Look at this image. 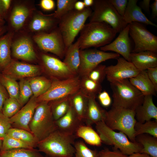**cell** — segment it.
I'll use <instances>...</instances> for the list:
<instances>
[{"instance_id":"cell-60","label":"cell","mask_w":157,"mask_h":157,"mask_svg":"<svg viewBox=\"0 0 157 157\" xmlns=\"http://www.w3.org/2000/svg\"><path fill=\"white\" fill-rule=\"evenodd\" d=\"M5 22L4 18L0 15V26H3Z\"/></svg>"},{"instance_id":"cell-41","label":"cell","mask_w":157,"mask_h":157,"mask_svg":"<svg viewBox=\"0 0 157 157\" xmlns=\"http://www.w3.org/2000/svg\"><path fill=\"white\" fill-rule=\"evenodd\" d=\"M0 152L17 148H33L24 142L6 135L2 140Z\"/></svg>"},{"instance_id":"cell-61","label":"cell","mask_w":157,"mask_h":157,"mask_svg":"<svg viewBox=\"0 0 157 157\" xmlns=\"http://www.w3.org/2000/svg\"><path fill=\"white\" fill-rule=\"evenodd\" d=\"M2 140L0 139V151L1 149L2 145Z\"/></svg>"},{"instance_id":"cell-37","label":"cell","mask_w":157,"mask_h":157,"mask_svg":"<svg viewBox=\"0 0 157 157\" xmlns=\"http://www.w3.org/2000/svg\"><path fill=\"white\" fill-rule=\"evenodd\" d=\"M0 82L8 92L9 97L18 100L19 87L16 80L0 73Z\"/></svg>"},{"instance_id":"cell-9","label":"cell","mask_w":157,"mask_h":157,"mask_svg":"<svg viewBox=\"0 0 157 157\" xmlns=\"http://www.w3.org/2000/svg\"><path fill=\"white\" fill-rule=\"evenodd\" d=\"M80 81L78 75L63 80L53 79L47 91L37 98V101L49 102L70 97L79 90Z\"/></svg>"},{"instance_id":"cell-34","label":"cell","mask_w":157,"mask_h":157,"mask_svg":"<svg viewBox=\"0 0 157 157\" xmlns=\"http://www.w3.org/2000/svg\"><path fill=\"white\" fill-rule=\"evenodd\" d=\"M7 135L24 142L32 148L37 147L38 142L34 135L26 130L12 127L8 130Z\"/></svg>"},{"instance_id":"cell-49","label":"cell","mask_w":157,"mask_h":157,"mask_svg":"<svg viewBox=\"0 0 157 157\" xmlns=\"http://www.w3.org/2000/svg\"><path fill=\"white\" fill-rule=\"evenodd\" d=\"M149 80L157 91V67L149 68L146 70Z\"/></svg>"},{"instance_id":"cell-30","label":"cell","mask_w":157,"mask_h":157,"mask_svg":"<svg viewBox=\"0 0 157 157\" xmlns=\"http://www.w3.org/2000/svg\"><path fill=\"white\" fill-rule=\"evenodd\" d=\"M75 134L76 137L81 138L90 145L97 146L101 145L102 142L99 135L91 126L81 125Z\"/></svg>"},{"instance_id":"cell-56","label":"cell","mask_w":157,"mask_h":157,"mask_svg":"<svg viewBox=\"0 0 157 157\" xmlns=\"http://www.w3.org/2000/svg\"><path fill=\"white\" fill-rule=\"evenodd\" d=\"M3 9L6 13L10 6L11 1L10 0H1Z\"/></svg>"},{"instance_id":"cell-8","label":"cell","mask_w":157,"mask_h":157,"mask_svg":"<svg viewBox=\"0 0 157 157\" xmlns=\"http://www.w3.org/2000/svg\"><path fill=\"white\" fill-rule=\"evenodd\" d=\"M93 11L89 17L90 22L105 23L120 32L127 25L123 17L117 11L109 0H95L92 6Z\"/></svg>"},{"instance_id":"cell-45","label":"cell","mask_w":157,"mask_h":157,"mask_svg":"<svg viewBox=\"0 0 157 157\" xmlns=\"http://www.w3.org/2000/svg\"><path fill=\"white\" fill-rule=\"evenodd\" d=\"M9 119L0 111V139L2 140L7 134L8 130L12 128Z\"/></svg>"},{"instance_id":"cell-38","label":"cell","mask_w":157,"mask_h":157,"mask_svg":"<svg viewBox=\"0 0 157 157\" xmlns=\"http://www.w3.org/2000/svg\"><path fill=\"white\" fill-rule=\"evenodd\" d=\"M134 129L135 137L140 134H147L157 138V121L150 120L144 123L137 121Z\"/></svg>"},{"instance_id":"cell-40","label":"cell","mask_w":157,"mask_h":157,"mask_svg":"<svg viewBox=\"0 0 157 157\" xmlns=\"http://www.w3.org/2000/svg\"><path fill=\"white\" fill-rule=\"evenodd\" d=\"M19 93L18 101L21 107H23L33 95V94L27 78L20 79Z\"/></svg>"},{"instance_id":"cell-52","label":"cell","mask_w":157,"mask_h":157,"mask_svg":"<svg viewBox=\"0 0 157 157\" xmlns=\"http://www.w3.org/2000/svg\"><path fill=\"white\" fill-rule=\"evenodd\" d=\"M150 2V0H143L141 1L140 5L142 8L147 11H149Z\"/></svg>"},{"instance_id":"cell-27","label":"cell","mask_w":157,"mask_h":157,"mask_svg":"<svg viewBox=\"0 0 157 157\" xmlns=\"http://www.w3.org/2000/svg\"><path fill=\"white\" fill-rule=\"evenodd\" d=\"M13 33L9 32L0 37V72L12 60L10 48Z\"/></svg>"},{"instance_id":"cell-20","label":"cell","mask_w":157,"mask_h":157,"mask_svg":"<svg viewBox=\"0 0 157 157\" xmlns=\"http://www.w3.org/2000/svg\"><path fill=\"white\" fill-rule=\"evenodd\" d=\"M59 20L54 17L53 14L46 15L39 13L33 16L29 28L33 31L48 33L58 27Z\"/></svg>"},{"instance_id":"cell-42","label":"cell","mask_w":157,"mask_h":157,"mask_svg":"<svg viewBox=\"0 0 157 157\" xmlns=\"http://www.w3.org/2000/svg\"><path fill=\"white\" fill-rule=\"evenodd\" d=\"M74 146L75 157H99V151L91 149L81 140L75 142Z\"/></svg>"},{"instance_id":"cell-26","label":"cell","mask_w":157,"mask_h":157,"mask_svg":"<svg viewBox=\"0 0 157 157\" xmlns=\"http://www.w3.org/2000/svg\"><path fill=\"white\" fill-rule=\"evenodd\" d=\"M131 83L144 96H156V91L149 80L146 70L140 72L135 76L129 79Z\"/></svg>"},{"instance_id":"cell-58","label":"cell","mask_w":157,"mask_h":157,"mask_svg":"<svg viewBox=\"0 0 157 157\" xmlns=\"http://www.w3.org/2000/svg\"><path fill=\"white\" fill-rule=\"evenodd\" d=\"M84 3L85 8L90 7L92 6L93 4L94 0H83Z\"/></svg>"},{"instance_id":"cell-39","label":"cell","mask_w":157,"mask_h":157,"mask_svg":"<svg viewBox=\"0 0 157 157\" xmlns=\"http://www.w3.org/2000/svg\"><path fill=\"white\" fill-rule=\"evenodd\" d=\"M77 0H57V8L53 14L54 18L59 19L63 16L74 9Z\"/></svg>"},{"instance_id":"cell-23","label":"cell","mask_w":157,"mask_h":157,"mask_svg":"<svg viewBox=\"0 0 157 157\" xmlns=\"http://www.w3.org/2000/svg\"><path fill=\"white\" fill-rule=\"evenodd\" d=\"M137 122L144 123L154 119L157 121V108L154 105L152 96H145L142 104L135 110Z\"/></svg>"},{"instance_id":"cell-14","label":"cell","mask_w":157,"mask_h":157,"mask_svg":"<svg viewBox=\"0 0 157 157\" xmlns=\"http://www.w3.org/2000/svg\"><path fill=\"white\" fill-rule=\"evenodd\" d=\"M41 66L12 60L1 72L15 79L38 76L42 72Z\"/></svg>"},{"instance_id":"cell-19","label":"cell","mask_w":157,"mask_h":157,"mask_svg":"<svg viewBox=\"0 0 157 157\" xmlns=\"http://www.w3.org/2000/svg\"><path fill=\"white\" fill-rule=\"evenodd\" d=\"M11 48L12 54L15 58L27 61L36 59L32 42L28 38L22 37L12 43Z\"/></svg>"},{"instance_id":"cell-47","label":"cell","mask_w":157,"mask_h":157,"mask_svg":"<svg viewBox=\"0 0 157 157\" xmlns=\"http://www.w3.org/2000/svg\"><path fill=\"white\" fill-rule=\"evenodd\" d=\"M99 157H127L119 150L113 149L111 151L108 148L99 151Z\"/></svg>"},{"instance_id":"cell-46","label":"cell","mask_w":157,"mask_h":157,"mask_svg":"<svg viewBox=\"0 0 157 157\" xmlns=\"http://www.w3.org/2000/svg\"><path fill=\"white\" fill-rule=\"evenodd\" d=\"M118 13L123 16L127 7V0H109Z\"/></svg>"},{"instance_id":"cell-36","label":"cell","mask_w":157,"mask_h":157,"mask_svg":"<svg viewBox=\"0 0 157 157\" xmlns=\"http://www.w3.org/2000/svg\"><path fill=\"white\" fill-rule=\"evenodd\" d=\"M0 157H45L34 148H17L0 152Z\"/></svg>"},{"instance_id":"cell-25","label":"cell","mask_w":157,"mask_h":157,"mask_svg":"<svg viewBox=\"0 0 157 157\" xmlns=\"http://www.w3.org/2000/svg\"><path fill=\"white\" fill-rule=\"evenodd\" d=\"M80 47L78 40L67 49L63 62L75 76L78 74L80 65Z\"/></svg>"},{"instance_id":"cell-55","label":"cell","mask_w":157,"mask_h":157,"mask_svg":"<svg viewBox=\"0 0 157 157\" xmlns=\"http://www.w3.org/2000/svg\"><path fill=\"white\" fill-rule=\"evenodd\" d=\"M127 157H151L149 155L144 153H135L127 156Z\"/></svg>"},{"instance_id":"cell-29","label":"cell","mask_w":157,"mask_h":157,"mask_svg":"<svg viewBox=\"0 0 157 157\" xmlns=\"http://www.w3.org/2000/svg\"><path fill=\"white\" fill-rule=\"evenodd\" d=\"M135 140L142 146L140 153L147 154L151 157H157V138L143 134L136 136Z\"/></svg>"},{"instance_id":"cell-12","label":"cell","mask_w":157,"mask_h":157,"mask_svg":"<svg viewBox=\"0 0 157 157\" xmlns=\"http://www.w3.org/2000/svg\"><path fill=\"white\" fill-rule=\"evenodd\" d=\"M33 39L42 50L52 53L60 58H64L66 49L58 27L50 32L35 35Z\"/></svg>"},{"instance_id":"cell-54","label":"cell","mask_w":157,"mask_h":157,"mask_svg":"<svg viewBox=\"0 0 157 157\" xmlns=\"http://www.w3.org/2000/svg\"><path fill=\"white\" fill-rule=\"evenodd\" d=\"M150 7L152 10V15L153 18L156 17L157 16V0H155L151 4Z\"/></svg>"},{"instance_id":"cell-10","label":"cell","mask_w":157,"mask_h":157,"mask_svg":"<svg viewBox=\"0 0 157 157\" xmlns=\"http://www.w3.org/2000/svg\"><path fill=\"white\" fill-rule=\"evenodd\" d=\"M129 34L133 40L134 47L132 52L148 51L157 52V37L140 23L129 24Z\"/></svg>"},{"instance_id":"cell-6","label":"cell","mask_w":157,"mask_h":157,"mask_svg":"<svg viewBox=\"0 0 157 157\" xmlns=\"http://www.w3.org/2000/svg\"><path fill=\"white\" fill-rule=\"evenodd\" d=\"M95 128L102 142L114 146L113 149L119 150L123 154L129 156L135 153H140L142 146L138 142L129 140L127 136L120 132H117L111 129L104 121L96 124Z\"/></svg>"},{"instance_id":"cell-31","label":"cell","mask_w":157,"mask_h":157,"mask_svg":"<svg viewBox=\"0 0 157 157\" xmlns=\"http://www.w3.org/2000/svg\"><path fill=\"white\" fill-rule=\"evenodd\" d=\"M30 13L28 8L22 5H17L13 9L10 17V21L12 27L18 30L23 26Z\"/></svg>"},{"instance_id":"cell-43","label":"cell","mask_w":157,"mask_h":157,"mask_svg":"<svg viewBox=\"0 0 157 157\" xmlns=\"http://www.w3.org/2000/svg\"><path fill=\"white\" fill-rule=\"evenodd\" d=\"M21 106L18 101L9 97L5 101L2 110L3 113L10 118L15 115L20 109Z\"/></svg>"},{"instance_id":"cell-51","label":"cell","mask_w":157,"mask_h":157,"mask_svg":"<svg viewBox=\"0 0 157 157\" xmlns=\"http://www.w3.org/2000/svg\"><path fill=\"white\" fill-rule=\"evenodd\" d=\"M9 97L7 90L0 82V111H2L5 101Z\"/></svg>"},{"instance_id":"cell-7","label":"cell","mask_w":157,"mask_h":157,"mask_svg":"<svg viewBox=\"0 0 157 157\" xmlns=\"http://www.w3.org/2000/svg\"><path fill=\"white\" fill-rule=\"evenodd\" d=\"M104 121L111 129L118 130L125 134L131 141L136 142L134 127L137 121L135 111L112 106L107 112Z\"/></svg>"},{"instance_id":"cell-50","label":"cell","mask_w":157,"mask_h":157,"mask_svg":"<svg viewBox=\"0 0 157 157\" xmlns=\"http://www.w3.org/2000/svg\"><path fill=\"white\" fill-rule=\"evenodd\" d=\"M41 8L46 11H50L54 9L55 7L54 1L53 0H42L40 3Z\"/></svg>"},{"instance_id":"cell-18","label":"cell","mask_w":157,"mask_h":157,"mask_svg":"<svg viewBox=\"0 0 157 157\" xmlns=\"http://www.w3.org/2000/svg\"><path fill=\"white\" fill-rule=\"evenodd\" d=\"M82 121L75 112L71 104L67 112L55 121V123L58 130L64 133L72 135L75 134L79 127L83 125Z\"/></svg>"},{"instance_id":"cell-2","label":"cell","mask_w":157,"mask_h":157,"mask_svg":"<svg viewBox=\"0 0 157 157\" xmlns=\"http://www.w3.org/2000/svg\"><path fill=\"white\" fill-rule=\"evenodd\" d=\"M76 137L75 135L64 133L58 129L39 142L40 151L50 157H72L75 153L74 146Z\"/></svg>"},{"instance_id":"cell-57","label":"cell","mask_w":157,"mask_h":157,"mask_svg":"<svg viewBox=\"0 0 157 157\" xmlns=\"http://www.w3.org/2000/svg\"><path fill=\"white\" fill-rule=\"evenodd\" d=\"M6 12L5 11L2 3L1 0H0V15L4 18L6 17Z\"/></svg>"},{"instance_id":"cell-35","label":"cell","mask_w":157,"mask_h":157,"mask_svg":"<svg viewBox=\"0 0 157 157\" xmlns=\"http://www.w3.org/2000/svg\"><path fill=\"white\" fill-rule=\"evenodd\" d=\"M71 97L49 102L55 121L63 116L68 111L71 105Z\"/></svg>"},{"instance_id":"cell-4","label":"cell","mask_w":157,"mask_h":157,"mask_svg":"<svg viewBox=\"0 0 157 157\" xmlns=\"http://www.w3.org/2000/svg\"><path fill=\"white\" fill-rule=\"evenodd\" d=\"M92 12L90 7L85 8L81 11L74 9L59 19L58 27L63 38L66 50L73 43Z\"/></svg>"},{"instance_id":"cell-32","label":"cell","mask_w":157,"mask_h":157,"mask_svg":"<svg viewBox=\"0 0 157 157\" xmlns=\"http://www.w3.org/2000/svg\"><path fill=\"white\" fill-rule=\"evenodd\" d=\"M27 79L33 95L36 98L46 92L51 83V80L44 76H38L28 78Z\"/></svg>"},{"instance_id":"cell-13","label":"cell","mask_w":157,"mask_h":157,"mask_svg":"<svg viewBox=\"0 0 157 157\" xmlns=\"http://www.w3.org/2000/svg\"><path fill=\"white\" fill-rule=\"evenodd\" d=\"M115 65L106 67V77L110 83L130 78L140 72L131 62L123 58L119 57Z\"/></svg>"},{"instance_id":"cell-53","label":"cell","mask_w":157,"mask_h":157,"mask_svg":"<svg viewBox=\"0 0 157 157\" xmlns=\"http://www.w3.org/2000/svg\"><path fill=\"white\" fill-rule=\"evenodd\" d=\"M85 8L83 1L77 0L75 3L74 9L76 10L81 11L83 10Z\"/></svg>"},{"instance_id":"cell-24","label":"cell","mask_w":157,"mask_h":157,"mask_svg":"<svg viewBox=\"0 0 157 157\" xmlns=\"http://www.w3.org/2000/svg\"><path fill=\"white\" fill-rule=\"evenodd\" d=\"M95 97H89L86 117L85 121L87 125L104 121L106 111L102 108L96 100Z\"/></svg>"},{"instance_id":"cell-21","label":"cell","mask_w":157,"mask_h":157,"mask_svg":"<svg viewBox=\"0 0 157 157\" xmlns=\"http://www.w3.org/2000/svg\"><path fill=\"white\" fill-rule=\"evenodd\" d=\"M130 59L131 62L140 71L157 67L156 53L148 51L131 52Z\"/></svg>"},{"instance_id":"cell-28","label":"cell","mask_w":157,"mask_h":157,"mask_svg":"<svg viewBox=\"0 0 157 157\" xmlns=\"http://www.w3.org/2000/svg\"><path fill=\"white\" fill-rule=\"evenodd\" d=\"M88 98L80 91L71 96V104L73 109L80 119L82 121L85 119Z\"/></svg>"},{"instance_id":"cell-17","label":"cell","mask_w":157,"mask_h":157,"mask_svg":"<svg viewBox=\"0 0 157 157\" xmlns=\"http://www.w3.org/2000/svg\"><path fill=\"white\" fill-rule=\"evenodd\" d=\"M129 25L126 26L121 32L115 40L110 43L101 47L100 50L103 51H114L121 55L123 58L131 62L130 55L131 46L129 37Z\"/></svg>"},{"instance_id":"cell-11","label":"cell","mask_w":157,"mask_h":157,"mask_svg":"<svg viewBox=\"0 0 157 157\" xmlns=\"http://www.w3.org/2000/svg\"><path fill=\"white\" fill-rule=\"evenodd\" d=\"M80 65L78 75L86 76L101 63L110 59H117L120 55L115 53L103 51L96 49L80 50Z\"/></svg>"},{"instance_id":"cell-44","label":"cell","mask_w":157,"mask_h":157,"mask_svg":"<svg viewBox=\"0 0 157 157\" xmlns=\"http://www.w3.org/2000/svg\"><path fill=\"white\" fill-rule=\"evenodd\" d=\"M105 65L99 64L91 70L87 76L91 80L101 83L106 77Z\"/></svg>"},{"instance_id":"cell-5","label":"cell","mask_w":157,"mask_h":157,"mask_svg":"<svg viewBox=\"0 0 157 157\" xmlns=\"http://www.w3.org/2000/svg\"><path fill=\"white\" fill-rule=\"evenodd\" d=\"M29 127L38 143L57 129L49 102L38 103Z\"/></svg>"},{"instance_id":"cell-1","label":"cell","mask_w":157,"mask_h":157,"mask_svg":"<svg viewBox=\"0 0 157 157\" xmlns=\"http://www.w3.org/2000/svg\"><path fill=\"white\" fill-rule=\"evenodd\" d=\"M77 40L80 50L93 47H101L110 43L117 32L108 24L104 22H91L85 24Z\"/></svg>"},{"instance_id":"cell-59","label":"cell","mask_w":157,"mask_h":157,"mask_svg":"<svg viewBox=\"0 0 157 157\" xmlns=\"http://www.w3.org/2000/svg\"><path fill=\"white\" fill-rule=\"evenodd\" d=\"M6 31V29L5 26H0V37L5 33Z\"/></svg>"},{"instance_id":"cell-22","label":"cell","mask_w":157,"mask_h":157,"mask_svg":"<svg viewBox=\"0 0 157 157\" xmlns=\"http://www.w3.org/2000/svg\"><path fill=\"white\" fill-rule=\"evenodd\" d=\"M137 0H129L123 16L127 24L137 22L156 27L157 25L150 20L142 12L141 8L137 5Z\"/></svg>"},{"instance_id":"cell-16","label":"cell","mask_w":157,"mask_h":157,"mask_svg":"<svg viewBox=\"0 0 157 157\" xmlns=\"http://www.w3.org/2000/svg\"><path fill=\"white\" fill-rule=\"evenodd\" d=\"M38 103L37 98L33 95L15 115L10 118L11 127L24 129L31 133L29 125Z\"/></svg>"},{"instance_id":"cell-15","label":"cell","mask_w":157,"mask_h":157,"mask_svg":"<svg viewBox=\"0 0 157 157\" xmlns=\"http://www.w3.org/2000/svg\"><path fill=\"white\" fill-rule=\"evenodd\" d=\"M41 60L44 70L54 79L63 80L76 76L63 61L57 58L43 53Z\"/></svg>"},{"instance_id":"cell-62","label":"cell","mask_w":157,"mask_h":157,"mask_svg":"<svg viewBox=\"0 0 157 157\" xmlns=\"http://www.w3.org/2000/svg\"><path fill=\"white\" fill-rule=\"evenodd\" d=\"M45 157H49V156H45Z\"/></svg>"},{"instance_id":"cell-3","label":"cell","mask_w":157,"mask_h":157,"mask_svg":"<svg viewBox=\"0 0 157 157\" xmlns=\"http://www.w3.org/2000/svg\"><path fill=\"white\" fill-rule=\"evenodd\" d=\"M112 106L135 111L143 103L144 96L128 79L110 83Z\"/></svg>"},{"instance_id":"cell-48","label":"cell","mask_w":157,"mask_h":157,"mask_svg":"<svg viewBox=\"0 0 157 157\" xmlns=\"http://www.w3.org/2000/svg\"><path fill=\"white\" fill-rule=\"evenodd\" d=\"M99 101L102 106L105 107L109 106L111 103V98L107 92L104 90L98 94Z\"/></svg>"},{"instance_id":"cell-33","label":"cell","mask_w":157,"mask_h":157,"mask_svg":"<svg viewBox=\"0 0 157 157\" xmlns=\"http://www.w3.org/2000/svg\"><path fill=\"white\" fill-rule=\"evenodd\" d=\"M102 90L100 83L91 80L87 76L80 77L79 90L88 98H96Z\"/></svg>"}]
</instances>
